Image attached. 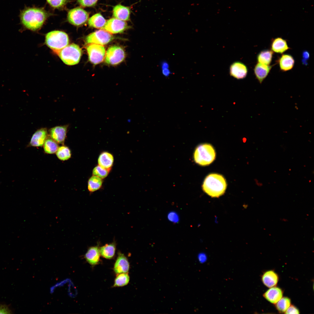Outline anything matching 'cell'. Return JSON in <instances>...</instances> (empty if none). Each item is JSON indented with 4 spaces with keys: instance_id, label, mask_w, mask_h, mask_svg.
<instances>
[{
    "instance_id": "1",
    "label": "cell",
    "mask_w": 314,
    "mask_h": 314,
    "mask_svg": "<svg viewBox=\"0 0 314 314\" xmlns=\"http://www.w3.org/2000/svg\"><path fill=\"white\" fill-rule=\"evenodd\" d=\"M50 15L42 8H29L22 12L21 19L22 23L26 28L36 31L41 27Z\"/></svg>"
},
{
    "instance_id": "2",
    "label": "cell",
    "mask_w": 314,
    "mask_h": 314,
    "mask_svg": "<svg viewBox=\"0 0 314 314\" xmlns=\"http://www.w3.org/2000/svg\"><path fill=\"white\" fill-rule=\"evenodd\" d=\"M227 184L226 180L222 175L213 173L205 179L202 185L203 190L213 197H218L223 194Z\"/></svg>"
},
{
    "instance_id": "3",
    "label": "cell",
    "mask_w": 314,
    "mask_h": 314,
    "mask_svg": "<svg viewBox=\"0 0 314 314\" xmlns=\"http://www.w3.org/2000/svg\"><path fill=\"white\" fill-rule=\"evenodd\" d=\"M216 153L213 147L208 143L199 145L196 148L194 154L195 161L198 164L207 165L215 159Z\"/></svg>"
},
{
    "instance_id": "4",
    "label": "cell",
    "mask_w": 314,
    "mask_h": 314,
    "mask_svg": "<svg viewBox=\"0 0 314 314\" xmlns=\"http://www.w3.org/2000/svg\"><path fill=\"white\" fill-rule=\"evenodd\" d=\"M69 37L65 33L54 31L48 33L45 37L47 45L56 53L69 44Z\"/></svg>"
},
{
    "instance_id": "5",
    "label": "cell",
    "mask_w": 314,
    "mask_h": 314,
    "mask_svg": "<svg viewBox=\"0 0 314 314\" xmlns=\"http://www.w3.org/2000/svg\"><path fill=\"white\" fill-rule=\"evenodd\" d=\"M56 54L65 64L72 65L79 63L81 56L82 51L78 45L72 43L68 45L60 50Z\"/></svg>"
},
{
    "instance_id": "6",
    "label": "cell",
    "mask_w": 314,
    "mask_h": 314,
    "mask_svg": "<svg viewBox=\"0 0 314 314\" xmlns=\"http://www.w3.org/2000/svg\"><path fill=\"white\" fill-rule=\"evenodd\" d=\"M86 50L89 61L94 65L98 64L104 60L106 54L103 45L95 44H88Z\"/></svg>"
},
{
    "instance_id": "7",
    "label": "cell",
    "mask_w": 314,
    "mask_h": 314,
    "mask_svg": "<svg viewBox=\"0 0 314 314\" xmlns=\"http://www.w3.org/2000/svg\"><path fill=\"white\" fill-rule=\"evenodd\" d=\"M125 57V53L123 49L117 46L109 47L106 53L105 61L107 64L117 65L122 62Z\"/></svg>"
},
{
    "instance_id": "8",
    "label": "cell",
    "mask_w": 314,
    "mask_h": 314,
    "mask_svg": "<svg viewBox=\"0 0 314 314\" xmlns=\"http://www.w3.org/2000/svg\"><path fill=\"white\" fill-rule=\"evenodd\" d=\"M114 39L111 33L101 29L89 35L86 37L85 41L88 44H95L103 45L108 44Z\"/></svg>"
},
{
    "instance_id": "9",
    "label": "cell",
    "mask_w": 314,
    "mask_h": 314,
    "mask_svg": "<svg viewBox=\"0 0 314 314\" xmlns=\"http://www.w3.org/2000/svg\"><path fill=\"white\" fill-rule=\"evenodd\" d=\"M88 13L83 8L76 7L68 12L67 19L70 24L76 26L81 25L88 20Z\"/></svg>"
},
{
    "instance_id": "10",
    "label": "cell",
    "mask_w": 314,
    "mask_h": 314,
    "mask_svg": "<svg viewBox=\"0 0 314 314\" xmlns=\"http://www.w3.org/2000/svg\"><path fill=\"white\" fill-rule=\"evenodd\" d=\"M128 27L127 23L115 17L108 20L102 29L104 30L111 34L122 33Z\"/></svg>"
},
{
    "instance_id": "11",
    "label": "cell",
    "mask_w": 314,
    "mask_h": 314,
    "mask_svg": "<svg viewBox=\"0 0 314 314\" xmlns=\"http://www.w3.org/2000/svg\"><path fill=\"white\" fill-rule=\"evenodd\" d=\"M229 73L231 76L237 79H242L247 76L248 69L246 66L240 62H236L230 66Z\"/></svg>"
},
{
    "instance_id": "12",
    "label": "cell",
    "mask_w": 314,
    "mask_h": 314,
    "mask_svg": "<svg viewBox=\"0 0 314 314\" xmlns=\"http://www.w3.org/2000/svg\"><path fill=\"white\" fill-rule=\"evenodd\" d=\"M67 125L57 126L51 128L49 131V135L52 139L56 142L64 143L66 138Z\"/></svg>"
},
{
    "instance_id": "13",
    "label": "cell",
    "mask_w": 314,
    "mask_h": 314,
    "mask_svg": "<svg viewBox=\"0 0 314 314\" xmlns=\"http://www.w3.org/2000/svg\"><path fill=\"white\" fill-rule=\"evenodd\" d=\"M129 267L130 265L127 258L124 254L119 252L114 265L115 272L117 274L127 273L129 270Z\"/></svg>"
},
{
    "instance_id": "14",
    "label": "cell",
    "mask_w": 314,
    "mask_h": 314,
    "mask_svg": "<svg viewBox=\"0 0 314 314\" xmlns=\"http://www.w3.org/2000/svg\"><path fill=\"white\" fill-rule=\"evenodd\" d=\"M47 135V131L46 128H41L37 130L33 135L28 145L35 147L43 146Z\"/></svg>"
},
{
    "instance_id": "15",
    "label": "cell",
    "mask_w": 314,
    "mask_h": 314,
    "mask_svg": "<svg viewBox=\"0 0 314 314\" xmlns=\"http://www.w3.org/2000/svg\"><path fill=\"white\" fill-rule=\"evenodd\" d=\"M277 63L279 65L280 70L285 72L293 68L295 65V60L290 54H283L278 58Z\"/></svg>"
},
{
    "instance_id": "16",
    "label": "cell",
    "mask_w": 314,
    "mask_h": 314,
    "mask_svg": "<svg viewBox=\"0 0 314 314\" xmlns=\"http://www.w3.org/2000/svg\"><path fill=\"white\" fill-rule=\"evenodd\" d=\"M273 65H266L258 63L254 69L256 78L261 84L267 76Z\"/></svg>"
},
{
    "instance_id": "17",
    "label": "cell",
    "mask_w": 314,
    "mask_h": 314,
    "mask_svg": "<svg viewBox=\"0 0 314 314\" xmlns=\"http://www.w3.org/2000/svg\"><path fill=\"white\" fill-rule=\"evenodd\" d=\"M270 48L271 50L273 52L280 54L290 49L288 45L286 40L280 37L272 39Z\"/></svg>"
},
{
    "instance_id": "18",
    "label": "cell",
    "mask_w": 314,
    "mask_h": 314,
    "mask_svg": "<svg viewBox=\"0 0 314 314\" xmlns=\"http://www.w3.org/2000/svg\"><path fill=\"white\" fill-rule=\"evenodd\" d=\"M100 254L98 245L89 247L85 255L87 262L92 265H97L100 261Z\"/></svg>"
},
{
    "instance_id": "19",
    "label": "cell",
    "mask_w": 314,
    "mask_h": 314,
    "mask_svg": "<svg viewBox=\"0 0 314 314\" xmlns=\"http://www.w3.org/2000/svg\"><path fill=\"white\" fill-rule=\"evenodd\" d=\"M131 11L128 7L120 4L115 6L113 9V15L114 17L124 21L129 20Z\"/></svg>"
},
{
    "instance_id": "20",
    "label": "cell",
    "mask_w": 314,
    "mask_h": 314,
    "mask_svg": "<svg viewBox=\"0 0 314 314\" xmlns=\"http://www.w3.org/2000/svg\"><path fill=\"white\" fill-rule=\"evenodd\" d=\"M114 158L113 155L107 151L101 152L98 159V165L110 170L113 165Z\"/></svg>"
},
{
    "instance_id": "21",
    "label": "cell",
    "mask_w": 314,
    "mask_h": 314,
    "mask_svg": "<svg viewBox=\"0 0 314 314\" xmlns=\"http://www.w3.org/2000/svg\"><path fill=\"white\" fill-rule=\"evenodd\" d=\"M283 291L277 287H273L267 290L263 295L267 301L273 304H276L283 296Z\"/></svg>"
},
{
    "instance_id": "22",
    "label": "cell",
    "mask_w": 314,
    "mask_h": 314,
    "mask_svg": "<svg viewBox=\"0 0 314 314\" xmlns=\"http://www.w3.org/2000/svg\"><path fill=\"white\" fill-rule=\"evenodd\" d=\"M279 277L278 275L273 270L265 272L262 276L263 284L268 288L276 286L278 283Z\"/></svg>"
},
{
    "instance_id": "23",
    "label": "cell",
    "mask_w": 314,
    "mask_h": 314,
    "mask_svg": "<svg viewBox=\"0 0 314 314\" xmlns=\"http://www.w3.org/2000/svg\"><path fill=\"white\" fill-rule=\"evenodd\" d=\"M116 246V242L113 241L100 247L101 255L106 259H110L113 258L115 255Z\"/></svg>"
},
{
    "instance_id": "24",
    "label": "cell",
    "mask_w": 314,
    "mask_h": 314,
    "mask_svg": "<svg viewBox=\"0 0 314 314\" xmlns=\"http://www.w3.org/2000/svg\"><path fill=\"white\" fill-rule=\"evenodd\" d=\"M273 53V51L269 49H264L261 51L257 55L258 63L266 65H270L272 61Z\"/></svg>"
},
{
    "instance_id": "25",
    "label": "cell",
    "mask_w": 314,
    "mask_h": 314,
    "mask_svg": "<svg viewBox=\"0 0 314 314\" xmlns=\"http://www.w3.org/2000/svg\"><path fill=\"white\" fill-rule=\"evenodd\" d=\"M106 21L100 13H96L90 17L88 20L89 25L92 27L102 29Z\"/></svg>"
},
{
    "instance_id": "26",
    "label": "cell",
    "mask_w": 314,
    "mask_h": 314,
    "mask_svg": "<svg viewBox=\"0 0 314 314\" xmlns=\"http://www.w3.org/2000/svg\"><path fill=\"white\" fill-rule=\"evenodd\" d=\"M103 182V179L92 175L88 181V188L89 191L92 193L99 190L102 187Z\"/></svg>"
},
{
    "instance_id": "27",
    "label": "cell",
    "mask_w": 314,
    "mask_h": 314,
    "mask_svg": "<svg viewBox=\"0 0 314 314\" xmlns=\"http://www.w3.org/2000/svg\"><path fill=\"white\" fill-rule=\"evenodd\" d=\"M114 281L113 287H119L126 285L129 283L130 277L128 272L117 274Z\"/></svg>"
},
{
    "instance_id": "28",
    "label": "cell",
    "mask_w": 314,
    "mask_h": 314,
    "mask_svg": "<svg viewBox=\"0 0 314 314\" xmlns=\"http://www.w3.org/2000/svg\"><path fill=\"white\" fill-rule=\"evenodd\" d=\"M58 146L56 141L51 138L46 139L44 144L45 152L47 154H53L57 151Z\"/></svg>"
},
{
    "instance_id": "29",
    "label": "cell",
    "mask_w": 314,
    "mask_h": 314,
    "mask_svg": "<svg viewBox=\"0 0 314 314\" xmlns=\"http://www.w3.org/2000/svg\"><path fill=\"white\" fill-rule=\"evenodd\" d=\"M56 155L60 160H67L71 156V151L68 147L62 146L58 147L56 151Z\"/></svg>"
},
{
    "instance_id": "30",
    "label": "cell",
    "mask_w": 314,
    "mask_h": 314,
    "mask_svg": "<svg viewBox=\"0 0 314 314\" xmlns=\"http://www.w3.org/2000/svg\"><path fill=\"white\" fill-rule=\"evenodd\" d=\"M291 301L287 297H282L276 304L277 309L281 313H284L290 305Z\"/></svg>"
},
{
    "instance_id": "31",
    "label": "cell",
    "mask_w": 314,
    "mask_h": 314,
    "mask_svg": "<svg viewBox=\"0 0 314 314\" xmlns=\"http://www.w3.org/2000/svg\"><path fill=\"white\" fill-rule=\"evenodd\" d=\"M110 170L103 167L98 165L93 169L92 174L93 175L98 176L103 179L108 176Z\"/></svg>"
},
{
    "instance_id": "32",
    "label": "cell",
    "mask_w": 314,
    "mask_h": 314,
    "mask_svg": "<svg viewBox=\"0 0 314 314\" xmlns=\"http://www.w3.org/2000/svg\"><path fill=\"white\" fill-rule=\"evenodd\" d=\"M47 1L52 7L56 9H61L65 6L68 0H47Z\"/></svg>"
},
{
    "instance_id": "33",
    "label": "cell",
    "mask_w": 314,
    "mask_h": 314,
    "mask_svg": "<svg viewBox=\"0 0 314 314\" xmlns=\"http://www.w3.org/2000/svg\"><path fill=\"white\" fill-rule=\"evenodd\" d=\"M98 0H77L78 2L81 6L90 7L94 6Z\"/></svg>"
},
{
    "instance_id": "34",
    "label": "cell",
    "mask_w": 314,
    "mask_h": 314,
    "mask_svg": "<svg viewBox=\"0 0 314 314\" xmlns=\"http://www.w3.org/2000/svg\"><path fill=\"white\" fill-rule=\"evenodd\" d=\"M168 220L174 223H177L179 221V217L177 213L174 211L170 212L167 215Z\"/></svg>"
},
{
    "instance_id": "35",
    "label": "cell",
    "mask_w": 314,
    "mask_h": 314,
    "mask_svg": "<svg viewBox=\"0 0 314 314\" xmlns=\"http://www.w3.org/2000/svg\"><path fill=\"white\" fill-rule=\"evenodd\" d=\"M302 56L301 62L302 64L307 65H308L307 61L310 58L309 52L307 50H304L302 52Z\"/></svg>"
},
{
    "instance_id": "36",
    "label": "cell",
    "mask_w": 314,
    "mask_h": 314,
    "mask_svg": "<svg viewBox=\"0 0 314 314\" xmlns=\"http://www.w3.org/2000/svg\"><path fill=\"white\" fill-rule=\"evenodd\" d=\"M286 314H299V312L298 308L294 306H290L285 312Z\"/></svg>"
},
{
    "instance_id": "37",
    "label": "cell",
    "mask_w": 314,
    "mask_h": 314,
    "mask_svg": "<svg viewBox=\"0 0 314 314\" xmlns=\"http://www.w3.org/2000/svg\"><path fill=\"white\" fill-rule=\"evenodd\" d=\"M10 311L8 307L4 305L0 306V314L10 313Z\"/></svg>"
},
{
    "instance_id": "38",
    "label": "cell",
    "mask_w": 314,
    "mask_h": 314,
    "mask_svg": "<svg viewBox=\"0 0 314 314\" xmlns=\"http://www.w3.org/2000/svg\"><path fill=\"white\" fill-rule=\"evenodd\" d=\"M163 74L165 77H168L171 74V72L169 68L162 69Z\"/></svg>"
},
{
    "instance_id": "39",
    "label": "cell",
    "mask_w": 314,
    "mask_h": 314,
    "mask_svg": "<svg viewBox=\"0 0 314 314\" xmlns=\"http://www.w3.org/2000/svg\"><path fill=\"white\" fill-rule=\"evenodd\" d=\"M161 69L166 68H169V65L167 62L163 61L161 63Z\"/></svg>"
},
{
    "instance_id": "40",
    "label": "cell",
    "mask_w": 314,
    "mask_h": 314,
    "mask_svg": "<svg viewBox=\"0 0 314 314\" xmlns=\"http://www.w3.org/2000/svg\"><path fill=\"white\" fill-rule=\"evenodd\" d=\"M198 259L201 263L204 262L206 259L204 254H200L198 256Z\"/></svg>"
}]
</instances>
